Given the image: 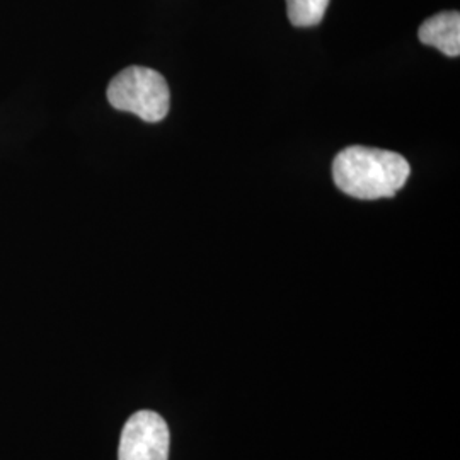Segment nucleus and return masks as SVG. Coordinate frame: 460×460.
Wrapping results in <instances>:
<instances>
[{"label": "nucleus", "instance_id": "2", "mask_svg": "<svg viewBox=\"0 0 460 460\" xmlns=\"http://www.w3.org/2000/svg\"><path fill=\"white\" fill-rule=\"evenodd\" d=\"M108 101L118 111L157 123L169 113L171 93L159 72L147 66H128L108 85Z\"/></svg>", "mask_w": 460, "mask_h": 460}, {"label": "nucleus", "instance_id": "3", "mask_svg": "<svg viewBox=\"0 0 460 460\" xmlns=\"http://www.w3.org/2000/svg\"><path fill=\"white\" fill-rule=\"evenodd\" d=\"M169 428L157 412H135L121 431L118 460L169 459Z\"/></svg>", "mask_w": 460, "mask_h": 460}, {"label": "nucleus", "instance_id": "5", "mask_svg": "<svg viewBox=\"0 0 460 460\" xmlns=\"http://www.w3.org/2000/svg\"><path fill=\"white\" fill-rule=\"evenodd\" d=\"M329 0H287V14L296 28L317 26L328 11Z\"/></svg>", "mask_w": 460, "mask_h": 460}, {"label": "nucleus", "instance_id": "4", "mask_svg": "<svg viewBox=\"0 0 460 460\" xmlns=\"http://www.w3.org/2000/svg\"><path fill=\"white\" fill-rule=\"evenodd\" d=\"M420 41L428 47L440 49L447 57L460 55V14L457 11L440 13L427 19L420 31Z\"/></svg>", "mask_w": 460, "mask_h": 460}, {"label": "nucleus", "instance_id": "1", "mask_svg": "<svg viewBox=\"0 0 460 460\" xmlns=\"http://www.w3.org/2000/svg\"><path fill=\"white\" fill-rule=\"evenodd\" d=\"M411 174L408 161L391 150L348 147L332 163V180L349 197L380 199L394 197Z\"/></svg>", "mask_w": 460, "mask_h": 460}]
</instances>
